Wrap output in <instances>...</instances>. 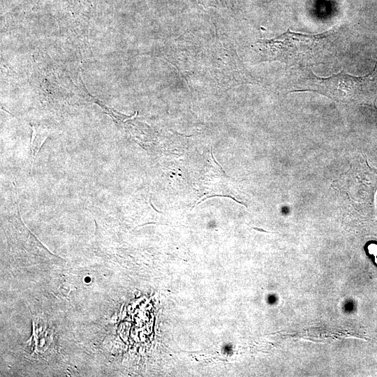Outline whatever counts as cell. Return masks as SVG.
Instances as JSON below:
<instances>
[{"label": "cell", "instance_id": "obj_1", "mask_svg": "<svg viewBox=\"0 0 377 377\" xmlns=\"http://www.w3.org/2000/svg\"><path fill=\"white\" fill-rule=\"evenodd\" d=\"M323 35H308L287 30L272 39L259 40L258 44L266 59L288 63L311 55Z\"/></svg>", "mask_w": 377, "mask_h": 377}, {"label": "cell", "instance_id": "obj_3", "mask_svg": "<svg viewBox=\"0 0 377 377\" xmlns=\"http://www.w3.org/2000/svg\"><path fill=\"white\" fill-rule=\"evenodd\" d=\"M46 138L43 139V136L37 134L34 128H33V133H32V139H31V154L33 157V163L34 162V159L36 157V154L40 150L43 142L45 141Z\"/></svg>", "mask_w": 377, "mask_h": 377}, {"label": "cell", "instance_id": "obj_2", "mask_svg": "<svg viewBox=\"0 0 377 377\" xmlns=\"http://www.w3.org/2000/svg\"><path fill=\"white\" fill-rule=\"evenodd\" d=\"M368 78V76L356 77L343 71L328 77H319L313 75L311 86L325 95L343 101L352 96Z\"/></svg>", "mask_w": 377, "mask_h": 377}]
</instances>
